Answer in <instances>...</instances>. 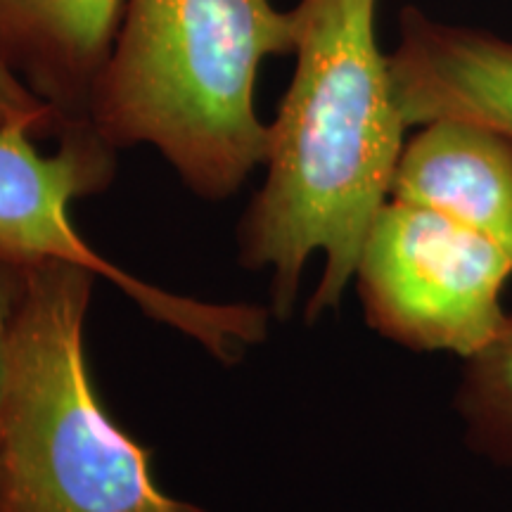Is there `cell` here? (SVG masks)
<instances>
[{
	"label": "cell",
	"instance_id": "5b68a950",
	"mask_svg": "<svg viewBox=\"0 0 512 512\" xmlns=\"http://www.w3.org/2000/svg\"><path fill=\"white\" fill-rule=\"evenodd\" d=\"M512 259L439 211L387 202L370 228L354 285L370 330L420 354H477L501 330Z\"/></svg>",
	"mask_w": 512,
	"mask_h": 512
},
{
	"label": "cell",
	"instance_id": "3957f363",
	"mask_svg": "<svg viewBox=\"0 0 512 512\" xmlns=\"http://www.w3.org/2000/svg\"><path fill=\"white\" fill-rule=\"evenodd\" d=\"M98 275L29 266L0 408V512H209L162 491L147 448L112 418L86 354Z\"/></svg>",
	"mask_w": 512,
	"mask_h": 512
},
{
	"label": "cell",
	"instance_id": "ba28073f",
	"mask_svg": "<svg viewBox=\"0 0 512 512\" xmlns=\"http://www.w3.org/2000/svg\"><path fill=\"white\" fill-rule=\"evenodd\" d=\"M124 0H0V55L67 124L88 121Z\"/></svg>",
	"mask_w": 512,
	"mask_h": 512
},
{
	"label": "cell",
	"instance_id": "7a4b0ae2",
	"mask_svg": "<svg viewBox=\"0 0 512 512\" xmlns=\"http://www.w3.org/2000/svg\"><path fill=\"white\" fill-rule=\"evenodd\" d=\"M294 34L273 0H124L88 121L114 150L155 147L192 195L228 200L266 162L256 79Z\"/></svg>",
	"mask_w": 512,
	"mask_h": 512
},
{
	"label": "cell",
	"instance_id": "277c9868",
	"mask_svg": "<svg viewBox=\"0 0 512 512\" xmlns=\"http://www.w3.org/2000/svg\"><path fill=\"white\" fill-rule=\"evenodd\" d=\"M27 124L0 126V256L17 264L67 261L112 280L147 318L195 339L216 361L238 363L268 335L271 311L256 304L200 302L145 283L119 268L81 238L72 204L110 188L117 150L91 121L62 133L53 155L36 147Z\"/></svg>",
	"mask_w": 512,
	"mask_h": 512
},
{
	"label": "cell",
	"instance_id": "9c48e42d",
	"mask_svg": "<svg viewBox=\"0 0 512 512\" xmlns=\"http://www.w3.org/2000/svg\"><path fill=\"white\" fill-rule=\"evenodd\" d=\"M463 363L453 411L465 446L484 463L512 470V313Z\"/></svg>",
	"mask_w": 512,
	"mask_h": 512
},
{
	"label": "cell",
	"instance_id": "52a82bcc",
	"mask_svg": "<svg viewBox=\"0 0 512 512\" xmlns=\"http://www.w3.org/2000/svg\"><path fill=\"white\" fill-rule=\"evenodd\" d=\"M396 200L434 209L512 259V140L467 121H432L406 140Z\"/></svg>",
	"mask_w": 512,
	"mask_h": 512
},
{
	"label": "cell",
	"instance_id": "30bf717a",
	"mask_svg": "<svg viewBox=\"0 0 512 512\" xmlns=\"http://www.w3.org/2000/svg\"><path fill=\"white\" fill-rule=\"evenodd\" d=\"M5 124H27L38 138H60L72 126L38 98L0 55V126Z\"/></svg>",
	"mask_w": 512,
	"mask_h": 512
},
{
	"label": "cell",
	"instance_id": "6da1fadb",
	"mask_svg": "<svg viewBox=\"0 0 512 512\" xmlns=\"http://www.w3.org/2000/svg\"><path fill=\"white\" fill-rule=\"evenodd\" d=\"M377 0H299L294 72L268 124L266 181L238 226V259L271 275V313L290 318L306 264L323 275L306 320L342 306L370 228L394 195L406 147Z\"/></svg>",
	"mask_w": 512,
	"mask_h": 512
},
{
	"label": "cell",
	"instance_id": "8fae6325",
	"mask_svg": "<svg viewBox=\"0 0 512 512\" xmlns=\"http://www.w3.org/2000/svg\"><path fill=\"white\" fill-rule=\"evenodd\" d=\"M27 278V264H17L0 256V408H3L5 389H8L12 335H15L19 306L27 292Z\"/></svg>",
	"mask_w": 512,
	"mask_h": 512
},
{
	"label": "cell",
	"instance_id": "8992f818",
	"mask_svg": "<svg viewBox=\"0 0 512 512\" xmlns=\"http://www.w3.org/2000/svg\"><path fill=\"white\" fill-rule=\"evenodd\" d=\"M396 100L408 126L467 121L512 140V41L441 22L408 5L389 53Z\"/></svg>",
	"mask_w": 512,
	"mask_h": 512
}]
</instances>
